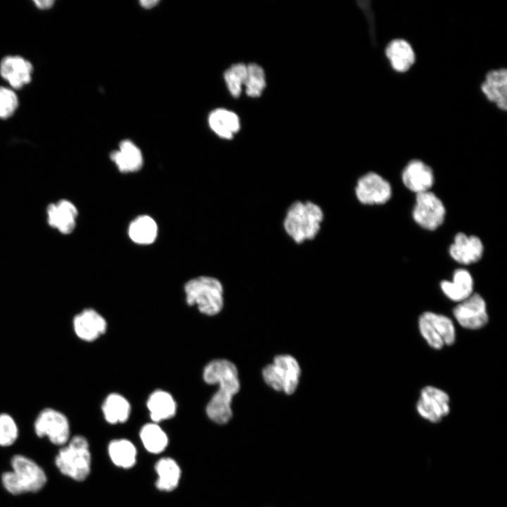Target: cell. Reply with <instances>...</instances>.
I'll return each mask as SVG.
<instances>
[{
  "label": "cell",
  "mask_w": 507,
  "mask_h": 507,
  "mask_svg": "<svg viewBox=\"0 0 507 507\" xmlns=\"http://www.w3.org/2000/svg\"><path fill=\"white\" fill-rule=\"evenodd\" d=\"M203 378L208 384L218 385L206 405L207 416L215 423H227L232 415V398L240 389L237 367L228 360L215 359L204 367Z\"/></svg>",
  "instance_id": "obj_1"
},
{
  "label": "cell",
  "mask_w": 507,
  "mask_h": 507,
  "mask_svg": "<svg viewBox=\"0 0 507 507\" xmlns=\"http://www.w3.org/2000/svg\"><path fill=\"white\" fill-rule=\"evenodd\" d=\"M324 218L325 213L320 205L310 200H297L286 210L282 227L292 242L301 244L318 235Z\"/></svg>",
  "instance_id": "obj_2"
},
{
  "label": "cell",
  "mask_w": 507,
  "mask_h": 507,
  "mask_svg": "<svg viewBox=\"0 0 507 507\" xmlns=\"http://www.w3.org/2000/svg\"><path fill=\"white\" fill-rule=\"evenodd\" d=\"M11 470L1 475V483L10 494H36L46 486L48 477L44 468L32 458L20 453L11 458Z\"/></svg>",
  "instance_id": "obj_3"
},
{
  "label": "cell",
  "mask_w": 507,
  "mask_h": 507,
  "mask_svg": "<svg viewBox=\"0 0 507 507\" xmlns=\"http://www.w3.org/2000/svg\"><path fill=\"white\" fill-rule=\"evenodd\" d=\"M58 471L76 482H83L89 475L92 456L88 440L82 435L71 437L68 443L59 447L54 458Z\"/></svg>",
  "instance_id": "obj_4"
},
{
  "label": "cell",
  "mask_w": 507,
  "mask_h": 507,
  "mask_svg": "<svg viewBox=\"0 0 507 507\" xmlns=\"http://www.w3.org/2000/svg\"><path fill=\"white\" fill-rule=\"evenodd\" d=\"M186 301L196 306L206 315L219 313L224 305V289L221 282L211 276H199L187 281L184 287Z\"/></svg>",
  "instance_id": "obj_5"
},
{
  "label": "cell",
  "mask_w": 507,
  "mask_h": 507,
  "mask_svg": "<svg viewBox=\"0 0 507 507\" xmlns=\"http://www.w3.org/2000/svg\"><path fill=\"white\" fill-rule=\"evenodd\" d=\"M301 370L297 361L290 355H279L262 372L267 384L278 392L293 394L297 388Z\"/></svg>",
  "instance_id": "obj_6"
},
{
  "label": "cell",
  "mask_w": 507,
  "mask_h": 507,
  "mask_svg": "<svg viewBox=\"0 0 507 507\" xmlns=\"http://www.w3.org/2000/svg\"><path fill=\"white\" fill-rule=\"evenodd\" d=\"M33 430L39 438H46L54 446L61 447L70 439V425L68 417L61 411L46 407L37 415Z\"/></svg>",
  "instance_id": "obj_7"
},
{
  "label": "cell",
  "mask_w": 507,
  "mask_h": 507,
  "mask_svg": "<svg viewBox=\"0 0 507 507\" xmlns=\"http://www.w3.org/2000/svg\"><path fill=\"white\" fill-rule=\"evenodd\" d=\"M419 330L423 337L433 349H441L451 345L456 339L453 322L448 317L432 312H425L419 318Z\"/></svg>",
  "instance_id": "obj_8"
},
{
  "label": "cell",
  "mask_w": 507,
  "mask_h": 507,
  "mask_svg": "<svg viewBox=\"0 0 507 507\" xmlns=\"http://www.w3.org/2000/svg\"><path fill=\"white\" fill-rule=\"evenodd\" d=\"M445 213L442 201L434 193L427 191L416 194L413 218L423 228L434 230L443 223Z\"/></svg>",
  "instance_id": "obj_9"
},
{
  "label": "cell",
  "mask_w": 507,
  "mask_h": 507,
  "mask_svg": "<svg viewBox=\"0 0 507 507\" xmlns=\"http://www.w3.org/2000/svg\"><path fill=\"white\" fill-rule=\"evenodd\" d=\"M449 396L445 392L432 386H427L420 392L416 409L423 418L437 423L449 413Z\"/></svg>",
  "instance_id": "obj_10"
},
{
  "label": "cell",
  "mask_w": 507,
  "mask_h": 507,
  "mask_svg": "<svg viewBox=\"0 0 507 507\" xmlns=\"http://www.w3.org/2000/svg\"><path fill=\"white\" fill-rule=\"evenodd\" d=\"M358 201L365 205L383 204L391 197L389 183L377 173L370 172L361 176L355 187Z\"/></svg>",
  "instance_id": "obj_11"
},
{
  "label": "cell",
  "mask_w": 507,
  "mask_h": 507,
  "mask_svg": "<svg viewBox=\"0 0 507 507\" xmlns=\"http://www.w3.org/2000/svg\"><path fill=\"white\" fill-rule=\"evenodd\" d=\"M453 313L458 323L466 329L477 330L483 327L488 322L485 301L477 293H472L461 301L454 308Z\"/></svg>",
  "instance_id": "obj_12"
},
{
  "label": "cell",
  "mask_w": 507,
  "mask_h": 507,
  "mask_svg": "<svg viewBox=\"0 0 507 507\" xmlns=\"http://www.w3.org/2000/svg\"><path fill=\"white\" fill-rule=\"evenodd\" d=\"M75 335L81 340L92 342L104 334L107 329L106 319L96 310L84 308L73 319Z\"/></svg>",
  "instance_id": "obj_13"
},
{
  "label": "cell",
  "mask_w": 507,
  "mask_h": 507,
  "mask_svg": "<svg viewBox=\"0 0 507 507\" xmlns=\"http://www.w3.org/2000/svg\"><path fill=\"white\" fill-rule=\"evenodd\" d=\"M46 213L49 226L61 234H69L74 230L78 211L70 201L61 199L56 203L49 204L46 208Z\"/></svg>",
  "instance_id": "obj_14"
},
{
  "label": "cell",
  "mask_w": 507,
  "mask_h": 507,
  "mask_svg": "<svg viewBox=\"0 0 507 507\" xmlns=\"http://www.w3.org/2000/svg\"><path fill=\"white\" fill-rule=\"evenodd\" d=\"M483 244L476 236L458 233L449 248L450 256L459 263L468 265L478 261L483 254Z\"/></svg>",
  "instance_id": "obj_15"
},
{
  "label": "cell",
  "mask_w": 507,
  "mask_h": 507,
  "mask_svg": "<svg viewBox=\"0 0 507 507\" xmlns=\"http://www.w3.org/2000/svg\"><path fill=\"white\" fill-rule=\"evenodd\" d=\"M404 185L416 194L429 191L434 183L432 168L421 161H410L402 172Z\"/></svg>",
  "instance_id": "obj_16"
},
{
  "label": "cell",
  "mask_w": 507,
  "mask_h": 507,
  "mask_svg": "<svg viewBox=\"0 0 507 507\" xmlns=\"http://www.w3.org/2000/svg\"><path fill=\"white\" fill-rule=\"evenodd\" d=\"M32 65L20 56H6L0 63L1 76L15 89H20L31 81Z\"/></svg>",
  "instance_id": "obj_17"
},
{
  "label": "cell",
  "mask_w": 507,
  "mask_h": 507,
  "mask_svg": "<svg viewBox=\"0 0 507 507\" xmlns=\"http://www.w3.org/2000/svg\"><path fill=\"white\" fill-rule=\"evenodd\" d=\"M481 89L491 102L501 110L507 108V72L499 69L489 71L482 84Z\"/></svg>",
  "instance_id": "obj_18"
},
{
  "label": "cell",
  "mask_w": 507,
  "mask_h": 507,
  "mask_svg": "<svg viewBox=\"0 0 507 507\" xmlns=\"http://www.w3.org/2000/svg\"><path fill=\"white\" fill-rule=\"evenodd\" d=\"M112 161L123 173H134L141 169L143 156L141 150L130 140H123L119 149L110 155Z\"/></svg>",
  "instance_id": "obj_19"
},
{
  "label": "cell",
  "mask_w": 507,
  "mask_h": 507,
  "mask_svg": "<svg viewBox=\"0 0 507 507\" xmlns=\"http://www.w3.org/2000/svg\"><path fill=\"white\" fill-rule=\"evenodd\" d=\"M146 406L153 423H158L175 415L177 403L173 396L168 392L157 389L149 396Z\"/></svg>",
  "instance_id": "obj_20"
},
{
  "label": "cell",
  "mask_w": 507,
  "mask_h": 507,
  "mask_svg": "<svg viewBox=\"0 0 507 507\" xmlns=\"http://www.w3.org/2000/svg\"><path fill=\"white\" fill-rule=\"evenodd\" d=\"M440 287L449 299L461 302L472 294L473 280L468 270L460 268L453 273L452 281L444 280Z\"/></svg>",
  "instance_id": "obj_21"
},
{
  "label": "cell",
  "mask_w": 507,
  "mask_h": 507,
  "mask_svg": "<svg viewBox=\"0 0 507 507\" xmlns=\"http://www.w3.org/2000/svg\"><path fill=\"white\" fill-rule=\"evenodd\" d=\"M208 124L218 136L225 139H232L240 127L237 115L224 108L212 111L208 116Z\"/></svg>",
  "instance_id": "obj_22"
},
{
  "label": "cell",
  "mask_w": 507,
  "mask_h": 507,
  "mask_svg": "<svg viewBox=\"0 0 507 507\" xmlns=\"http://www.w3.org/2000/svg\"><path fill=\"white\" fill-rule=\"evenodd\" d=\"M385 54L392 68L397 72L407 71L415 61L413 49L404 39H396L390 42Z\"/></svg>",
  "instance_id": "obj_23"
},
{
  "label": "cell",
  "mask_w": 507,
  "mask_h": 507,
  "mask_svg": "<svg viewBox=\"0 0 507 507\" xmlns=\"http://www.w3.org/2000/svg\"><path fill=\"white\" fill-rule=\"evenodd\" d=\"M154 468L158 475L156 488L163 492L175 489L181 477V469L177 463L172 458L165 457L159 459Z\"/></svg>",
  "instance_id": "obj_24"
},
{
  "label": "cell",
  "mask_w": 507,
  "mask_h": 507,
  "mask_svg": "<svg viewBox=\"0 0 507 507\" xmlns=\"http://www.w3.org/2000/svg\"><path fill=\"white\" fill-rule=\"evenodd\" d=\"M101 409L104 417L108 423H123L130 415L131 406L123 395L111 393L104 399Z\"/></svg>",
  "instance_id": "obj_25"
},
{
  "label": "cell",
  "mask_w": 507,
  "mask_h": 507,
  "mask_svg": "<svg viewBox=\"0 0 507 507\" xmlns=\"http://www.w3.org/2000/svg\"><path fill=\"white\" fill-rule=\"evenodd\" d=\"M128 235L136 244H151L157 238L158 225L151 217L146 215H139L130 224Z\"/></svg>",
  "instance_id": "obj_26"
},
{
  "label": "cell",
  "mask_w": 507,
  "mask_h": 507,
  "mask_svg": "<svg viewBox=\"0 0 507 507\" xmlns=\"http://www.w3.org/2000/svg\"><path fill=\"white\" fill-rule=\"evenodd\" d=\"M108 452L111 461L117 467L131 468L136 463L137 449L128 439L112 440L108 444Z\"/></svg>",
  "instance_id": "obj_27"
},
{
  "label": "cell",
  "mask_w": 507,
  "mask_h": 507,
  "mask_svg": "<svg viewBox=\"0 0 507 507\" xmlns=\"http://www.w3.org/2000/svg\"><path fill=\"white\" fill-rule=\"evenodd\" d=\"M139 437L145 449L154 454L163 452L168 444V437L164 430L156 423L142 426Z\"/></svg>",
  "instance_id": "obj_28"
},
{
  "label": "cell",
  "mask_w": 507,
  "mask_h": 507,
  "mask_svg": "<svg viewBox=\"0 0 507 507\" xmlns=\"http://www.w3.org/2000/svg\"><path fill=\"white\" fill-rule=\"evenodd\" d=\"M246 93L251 97L259 96L265 87V73L256 63L246 65V76L244 84Z\"/></svg>",
  "instance_id": "obj_29"
},
{
  "label": "cell",
  "mask_w": 507,
  "mask_h": 507,
  "mask_svg": "<svg viewBox=\"0 0 507 507\" xmlns=\"http://www.w3.org/2000/svg\"><path fill=\"white\" fill-rule=\"evenodd\" d=\"M19 427L14 418L7 413H0V447L13 446L18 439Z\"/></svg>",
  "instance_id": "obj_30"
},
{
  "label": "cell",
  "mask_w": 507,
  "mask_h": 507,
  "mask_svg": "<svg viewBox=\"0 0 507 507\" xmlns=\"http://www.w3.org/2000/svg\"><path fill=\"white\" fill-rule=\"evenodd\" d=\"M246 76V65L243 63L232 65L224 73V79L230 94L237 97L240 95Z\"/></svg>",
  "instance_id": "obj_31"
},
{
  "label": "cell",
  "mask_w": 507,
  "mask_h": 507,
  "mask_svg": "<svg viewBox=\"0 0 507 507\" xmlns=\"http://www.w3.org/2000/svg\"><path fill=\"white\" fill-rule=\"evenodd\" d=\"M18 106L16 94L12 90L0 87V118H8L15 111Z\"/></svg>",
  "instance_id": "obj_32"
},
{
  "label": "cell",
  "mask_w": 507,
  "mask_h": 507,
  "mask_svg": "<svg viewBox=\"0 0 507 507\" xmlns=\"http://www.w3.org/2000/svg\"><path fill=\"white\" fill-rule=\"evenodd\" d=\"M54 1L53 0H37L35 1L36 6L41 9H47L51 8Z\"/></svg>",
  "instance_id": "obj_33"
},
{
  "label": "cell",
  "mask_w": 507,
  "mask_h": 507,
  "mask_svg": "<svg viewBox=\"0 0 507 507\" xmlns=\"http://www.w3.org/2000/svg\"><path fill=\"white\" fill-rule=\"evenodd\" d=\"M158 4V1H157V0L140 1L141 6L145 8H151L152 7L155 6Z\"/></svg>",
  "instance_id": "obj_34"
}]
</instances>
